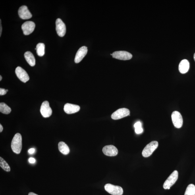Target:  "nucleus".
<instances>
[{
  "instance_id": "f257e3e1",
  "label": "nucleus",
  "mask_w": 195,
  "mask_h": 195,
  "mask_svg": "<svg viewBox=\"0 0 195 195\" xmlns=\"http://www.w3.org/2000/svg\"><path fill=\"white\" fill-rule=\"evenodd\" d=\"M22 139L21 135L16 133L12 139L11 147L12 151L17 154H19L21 151L22 147Z\"/></svg>"
},
{
  "instance_id": "f03ea898",
  "label": "nucleus",
  "mask_w": 195,
  "mask_h": 195,
  "mask_svg": "<svg viewBox=\"0 0 195 195\" xmlns=\"http://www.w3.org/2000/svg\"><path fill=\"white\" fill-rule=\"evenodd\" d=\"M158 146V143L157 141H153L147 145L142 152V156L145 157H148L152 155L153 153Z\"/></svg>"
},
{
  "instance_id": "7ed1b4c3",
  "label": "nucleus",
  "mask_w": 195,
  "mask_h": 195,
  "mask_svg": "<svg viewBox=\"0 0 195 195\" xmlns=\"http://www.w3.org/2000/svg\"><path fill=\"white\" fill-rule=\"evenodd\" d=\"M178 172L177 171H174L164 183L163 187L165 189H169L173 186L178 179Z\"/></svg>"
},
{
  "instance_id": "20e7f679",
  "label": "nucleus",
  "mask_w": 195,
  "mask_h": 195,
  "mask_svg": "<svg viewBox=\"0 0 195 195\" xmlns=\"http://www.w3.org/2000/svg\"><path fill=\"white\" fill-rule=\"evenodd\" d=\"M105 189L107 192L113 195H122L123 194V189L120 186L107 184L105 185Z\"/></svg>"
},
{
  "instance_id": "39448f33",
  "label": "nucleus",
  "mask_w": 195,
  "mask_h": 195,
  "mask_svg": "<svg viewBox=\"0 0 195 195\" xmlns=\"http://www.w3.org/2000/svg\"><path fill=\"white\" fill-rule=\"evenodd\" d=\"M172 121L174 126L177 128H181L183 124V119L179 112L174 111L172 114Z\"/></svg>"
},
{
  "instance_id": "423d86ee",
  "label": "nucleus",
  "mask_w": 195,
  "mask_h": 195,
  "mask_svg": "<svg viewBox=\"0 0 195 195\" xmlns=\"http://www.w3.org/2000/svg\"><path fill=\"white\" fill-rule=\"evenodd\" d=\"M130 114V111L127 109L121 108L117 110L112 114L111 117L113 120H119L127 117Z\"/></svg>"
},
{
  "instance_id": "0eeeda50",
  "label": "nucleus",
  "mask_w": 195,
  "mask_h": 195,
  "mask_svg": "<svg viewBox=\"0 0 195 195\" xmlns=\"http://www.w3.org/2000/svg\"><path fill=\"white\" fill-rule=\"evenodd\" d=\"M112 55L114 58L123 61L130 60L132 58L131 54L126 51H115L112 54Z\"/></svg>"
},
{
  "instance_id": "6e6552de",
  "label": "nucleus",
  "mask_w": 195,
  "mask_h": 195,
  "mask_svg": "<svg viewBox=\"0 0 195 195\" xmlns=\"http://www.w3.org/2000/svg\"><path fill=\"white\" fill-rule=\"evenodd\" d=\"M56 30L59 36L63 37L65 36L66 32V26L61 18H58L56 20Z\"/></svg>"
},
{
  "instance_id": "1a4fd4ad",
  "label": "nucleus",
  "mask_w": 195,
  "mask_h": 195,
  "mask_svg": "<svg viewBox=\"0 0 195 195\" xmlns=\"http://www.w3.org/2000/svg\"><path fill=\"white\" fill-rule=\"evenodd\" d=\"M41 115L45 118L50 117L52 113V110L50 106L48 101H45L42 103L40 109Z\"/></svg>"
},
{
  "instance_id": "9d476101",
  "label": "nucleus",
  "mask_w": 195,
  "mask_h": 195,
  "mask_svg": "<svg viewBox=\"0 0 195 195\" xmlns=\"http://www.w3.org/2000/svg\"><path fill=\"white\" fill-rule=\"evenodd\" d=\"M35 26L36 25L34 22L28 21L25 22L22 26L24 34L28 35L32 34L34 30Z\"/></svg>"
},
{
  "instance_id": "9b49d317",
  "label": "nucleus",
  "mask_w": 195,
  "mask_h": 195,
  "mask_svg": "<svg viewBox=\"0 0 195 195\" xmlns=\"http://www.w3.org/2000/svg\"><path fill=\"white\" fill-rule=\"evenodd\" d=\"M15 73L18 78L22 82L26 83L30 80V77L25 70L20 67L16 68Z\"/></svg>"
},
{
  "instance_id": "f8f14e48",
  "label": "nucleus",
  "mask_w": 195,
  "mask_h": 195,
  "mask_svg": "<svg viewBox=\"0 0 195 195\" xmlns=\"http://www.w3.org/2000/svg\"><path fill=\"white\" fill-rule=\"evenodd\" d=\"M18 14L20 18L23 20L30 19L32 16L26 6H22L20 7L18 10Z\"/></svg>"
},
{
  "instance_id": "ddd939ff",
  "label": "nucleus",
  "mask_w": 195,
  "mask_h": 195,
  "mask_svg": "<svg viewBox=\"0 0 195 195\" xmlns=\"http://www.w3.org/2000/svg\"><path fill=\"white\" fill-rule=\"evenodd\" d=\"M103 152L108 156H115L118 154L117 149L112 145L105 146L103 149Z\"/></svg>"
},
{
  "instance_id": "4468645a",
  "label": "nucleus",
  "mask_w": 195,
  "mask_h": 195,
  "mask_svg": "<svg viewBox=\"0 0 195 195\" xmlns=\"http://www.w3.org/2000/svg\"><path fill=\"white\" fill-rule=\"evenodd\" d=\"M88 52V49L86 46H82L80 48L76 53L74 59V62L76 63H78L82 61Z\"/></svg>"
},
{
  "instance_id": "2eb2a0df",
  "label": "nucleus",
  "mask_w": 195,
  "mask_h": 195,
  "mask_svg": "<svg viewBox=\"0 0 195 195\" xmlns=\"http://www.w3.org/2000/svg\"><path fill=\"white\" fill-rule=\"evenodd\" d=\"M80 109L78 105L67 103L64 105V110L66 113L70 114L77 113L80 111Z\"/></svg>"
},
{
  "instance_id": "dca6fc26",
  "label": "nucleus",
  "mask_w": 195,
  "mask_h": 195,
  "mask_svg": "<svg viewBox=\"0 0 195 195\" xmlns=\"http://www.w3.org/2000/svg\"><path fill=\"white\" fill-rule=\"evenodd\" d=\"M190 64L189 62L186 59H184L180 62L178 70L181 74H185L187 72L189 69Z\"/></svg>"
},
{
  "instance_id": "f3484780",
  "label": "nucleus",
  "mask_w": 195,
  "mask_h": 195,
  "mask_svg": "<svg viewBox=\"0 0 195 195\" xmlns=\"http://www.w3.org/2000/svg\"><path fill=\"white\" fill-rule=\"evenodd\" d=\"M24 57L28 63L34 67L36 64V60L33 54L30 51H27L24 54Z\"/></svg>"
},
{
  "instance_id": "a211bd4d",
  "label": "nucleus",
  "mask_w": 195,
  "mask_h": 195,
  "mask_svg": "<svg viewBox=\"0 0 195 195\" xmlns=\"http://www.w3.org/2000/svg\"><path fill=\"white\" fill-rule=\"evenodd\" d=\"M59 151L63 154L67 155L70 153V149L67 145L63 142H60L58 144Z\"/></svg>"
},
{
  "instance_id": "6ab92c4d",
  "label": "nucleus",
  "mask_w": 195,
  "mask_h": 195,
  "mask_svg": "<svg viewBox=\"0 0 195 195\" xmlns=\"http://www.w3.org/2000/svg\"><path fill=\"white\" fill-rule=\"evenodd\" d=\"M36 51L37 55L39 57H42L45 54V45L44 43H39L36 46Z\"/></svg>"
},
{
  "instance_id": "aec40b11",
  "label": "nucleus",
  "mask_w": 195,
  "mask_h": 195,
  "mask_svg": "<svg viewBox=\"0 0 195 195\" xmlns=\"http://www.w3.org/2000/svg\"><path fill=\"white\" fill-rule=\"evenodd\" d=\"M11 111V109L6 103H0V111L2 113L5 114H9Z\"/></svg>"
},
{
  "instance_id": "412c9836",
  "label": "nucleus",
  "mask_w": 195,
  "mask_h": 195,
  "mask_svg": "<svg viewBox=\"0 0 195 195\" xmlns=\"http://www.w3.org/2000/svg\"><path fill=\"white\" fill-rule=\"evenodd\" d=\"M184 195H195V186L190 184L187 188Z\"/></svg>"
},
{
  "instance_id": "4be33fe9",
  "label": "nucleus",
  "mask_w": 195,
  "mask_h": 195,
  "mask_svg": "<svg viewBox=\"0 0 195 195\" xmlns=\"http://www.w3.org/2000/svg\"><path fill=\"white\" fill-rule=\"evenodd\" d=\"M0 166L2 169L7 172L10 171V167L8 163L1 157H0Z\"/></svg>"
},
{
  "instance_id": "5701e85b",
  "label": "nucleus",
  "mask_w": 195,
  "mask_h": 195,
  "mask_svg": "<svg viewBox=\"0 0 195 195\" xmlns=\"http://www.w3.org/2000/svg\"><path fill=\"white\" fill-rule=\"evenodd\" d=\"M135 131L136 133L137 134L141 133L143 132V128L142 127L135 128Z\"/></svg>"
},
{
  "instance_id": "b1692460",
  "label": "nucleus",
  "mask_w": 195,
  "mask_h": 195,
  "mask_svg": "<svg viewBox=\"0 0 195 195\" xmlns=\"http://www.w3.org/2000/svg\"><path fill=\"white\" fill-rule=\"evenodd\" d=\"M7 92L6 89L1 88L0 89V95H5L7 93Z\"/></svg>"
},
{
  "instance_id": "393cba45",
  "label": "nucleus",
  "mask_w": 195,
  "mask_h": 195,
  "mask_svg": "<svg viewBox=\"0 0 195 195\" xmlns=\"http://www.w3.org/2000/svg\"><path fill=\"white\" fill-rule=\"evenodd\" d=\"M142 127V124L140 121L137 122L134 125L135 129Z\"/></svg>"
},
{
  "instance_id": "a878e982",
  "label": "nucleus",
  "mask_w": 195,
  "mask_h": 195,
  "mask_svg": "<svg viewBox=\"0 0 195 195\" xmlns=\"http://www.w3.org/2000/svg\"><path fill=\"white\" fill-rule=\"evenodd\" d=\"M29 162L31 164H34L36 162V160L34 158H33V157H30L29 159Z\"/></svg>"
},
{
  "instance_id": "bb28decb",
  "label": "nucleus",
  "mask_w": 195,
  "mask_h": 195,
  "mask_svg": "<svg viewBox=\"0 0 195 195\" xmlns=\"http://www.w3.org/2000/svg\"><path fill=\"white\" fill-rule=\"evenodd\" d=\"M28 152L30 154H33V153H34L35 152V149L34 148H31L28 150Z\"/></svg>"
},
{
  "instance_id": "cd10ccee",
  "label": "nucleus",
  "mask_w": 195,
  "mask_h": 195,
  "mask_svg": "<svg viewBox=\"0 0 195 195\" xmlns=\"http://www.w3.org/2000/svg\"><path fill=\"white\" fill-rule=\"evenodd\" d=\"M2 32V26L1 24V20H0V37L1 36Z\"/></svg>"
},
{
  "instance_id": "c85d7f7f",
  "label": "nucleus",
  "mask_w": 195,
  "mask_h": 195,
  "mask_svg": "<svg viewBox=\"0 0 195 195\" xmlns=\"http://www.w3.org/2000/svg\"><path fill=\"white\" fill-rule=\"evenodd\" d=\"M3 130V127L1 125V124H0V132H2Z\"/></svg>"
},
{
  "instance_id": "c756f323",
  "label": "nucleus",
  "mask_w": 195,
  "mask_h": 195,
  "mask_svg": "<svg viewBox=\"0 0 195 195\" xmlns=\"http://www.w3.org/2000/svg\"><path fill=\"white\" fill-rule=\"evenodd\" d=\"M28 195H38L34 193L30 192L29 193Z\"/></svg>"
},
{
  "instance_id": "7c9ffc66",
  "label": "nucleus",
  "mask_w": 195,
  "mask_h": 195,
  "mask_svg": "<svg viewBox=\"0 0 195 195\" xmlns=\"http://www.w3.org/2000/svg\"><path fill=\"white\" fill-rule=\"evenodd\" d=\"M2 77L1 76H0V81H1L2 80Z\"/></svg>"
},
{
  "instance_id": "2f4dec72",
  "label": "nucleus",
  "mask_w": 195,
  "mask_h": 195,
  "mask_svg": "<svg viewBox=\"0 0 195 195\" xmlns=\"http://www.w3.org/2000/svg\"><path fill=\"white\" fill-rule=\"evenodd\" d=\"M194 61H195V53L194 55Z\"/></svg>"
},
{
  "instance_id": "473e14b6",
  "label": "nucleus",
  "mask_w": 195,
  "mask_h": 195,
  "mask_svg": "<svg viewBox=\"0 0 195 195\" xmlns=\"http://www.w3.org/2000/svg\"><path fill=\"white\" fill-rule=\"evenodd\" d=\"M6 91H7V92L8 91V90H7V89H6Z\"/></svg>"
}]
</instances>
